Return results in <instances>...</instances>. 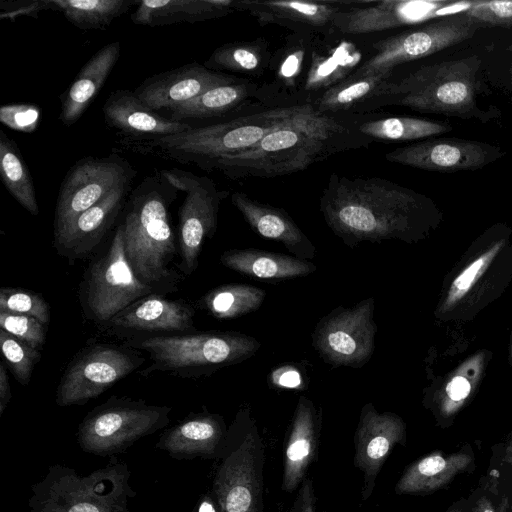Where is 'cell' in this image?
<instances>
[{
    "label": "cell",
    "instance_id": "f6af8a7d",
    "mask_svg": "<svg viewBox=\"0 0 512 512\" xmlns=\"http://www.w3.org/2000/svg\"><path fill=\"white\" fill-rule=\"evenodd\" d=\"M472 392V384L470 380L462 375L457 374L450 379L445 387V397L441 403V410L446 415H451L469 397Z\"/></svg>",
    "mask_w": 512,
    "mask_h": 512
},
{
    "label": "cell",
    "instance_id": "30bf717a",
    "mask_svg": "<svg viewBox=\"0 0 512 512\" xmlns=\"http://www.w3.org/2000/svg\"><path fill=\"white\" fill-rule=\"evenodd\" d=\"M153 293L157 292L143 283L128 263L120 222L107 250L84 273L79 288L83 315L101 327L137 300Z\"/></svg>",
    "mask_w": 512,
    "mask_h": 512
},
{
    "label": "cell",
    "instance_id": "4316f807",
    "mask_svg": "<svg viewBox=\"0 0 512 512\" xmlns=\"http://www.w3.org/2000/svg\"><path fill=\"white\" fill-rule=\"evenodd\" d=\"M231 203L260 236L281 242L297 258L308 261L315 257V246L285 210L240 191L231 195Z\"/></svg>",
    "mask_w": 512,
    "mask_h": 512
},
{
    "label": "cell",
    "instance_id": "ee69618b",
    "mask_svg": "<svg viewBox=\"0 0 512 512\" xmlns=\"http://www.w3.org/2000/svg\"><path fill=\"white\" fill-rule=\"evenodd\" d=\"M466 13L481 27H512V1L474 0Z\"/></svg>",
    "mask_w": 512,
    "mask_h": 512
},
{
    "label": "cell",
    "instance_id": "ba28073f",
    "mask_svg": "<svg viewBox=\"0 0 512 512\" xmlns=\"http://www.w3.org/2000/svg\"><path fill=\"white\" fill-rule=\"evenodd\" d=\"M212 480V493L220 512H264L265 446L247 407L236 413Z\"/></svg>",
    "mask_w": 512,
    "mask_h": 512
},
{
    "label": "cell",
    "instance_id": "7dc6e473",
    "mask_svg": "<svg viewBox=\"0 0 512 512\" xmlns=\"http://www.w3.org/2000/svg\"><path fill=\"white\" fill-rule=\"evenodd\" d=\"M275 383L286 388H295L301 384V375L293 368L282 367L273 374Z\"/></svg>",
    "mask_w": 512,
    "mask_h": 512
},
{
    "label": "cell",
    "instance_id": "cb8c5ba5",
    "mask_svg": "<svg viewBox=\"0 0 512 512\" xmlns=\"http://www.w3.org/2000/svg\"><path fill=\"white\" fill-rule=\"evenodd\" d=\"M105 124L129 140H148L178 134L193 126L173 121L147 107L133 91L117 89L102 107Z\"/></svg>",
    "mask_w": 512,
    "mask_h": 512
},
{
    "label": "cell",
    "instance_id": "8fae6325",
    "mask_svg": "<svg viewBox=\"0 0 512 512\" xmlns=\"http://www.w3.org/2000/svg\"><path fill=\"white\" fill-rule=\"evenodd\" d=\"M145 362L139 350L126 345L94 343L78 351L64 370L56 390L60 407L84 405L97 398Z\"/></svg>",
    "mask_w": 512,
    "mask_h": 512
},
{
    "label": "cell",
    "instance_id": "681fc988",
    "mask_svg": "<svg viewBox=\"0 0 512 512\" xmlns=\"http://www.w3.org/2000/svg\"><path fill=\"white\" fill-rule=\"evenodd\" d=\"M194 512H220L216 500L210 491L199 497Z\"/></svg>",
    "mask_w": 512,
    "mask_h": 512
},
{
    "label": "cell",
    "instance_id": "f5cc1de1",
    "mask_svg": "<svg viewBox=\"0 0 512 512\" xmlns=\"http://www.w3.org/2000/svg\"><path fill=\"white\" fill-rule=\"evenodd\" d=\"M508 50H509L510 55H511V63H510L509 74H510V81L512 83V40H511V44L509 45Z\"/></svg>",
    "mask_w": 512,
    "mask_h": 512
},
{
    "label": "cell",
    "instance_id": "52a82bcc",
    "mask_svg": "<svg viewBox=\"0 0 512 512\" xmlns=\"http://www.w3.org/2000/svg\"><path fill=\"white\" fill-rule=\"evenodd\" d=\"M130 477L128 464L115 457L87 476L53 464L31 487L29 512H130L129 501L136 497Z\"/></svg>",
    "mask_w": 512,
    "mask_h": 512
},
{
    "label": "cell",
    "instance_id": "7c38bea8",
    "mask_svg": "<svg viewBox=\"0 0 512 512\" xmlns=\"http://www.w3.org/2000/svg\"><path fill=\"white\" fill-rule=\"evenodd\" d=\"M160 171L171 184L185 193L178 211V268L183 275L191 276L198 267L204 241L212 238L216 232L220 205L229 192L218 189L208 176L179 168Z\"/></svg>",
    "mask_w": 512,
    "mask_h": 512
},
{
    "label": "cell",
    "instance_id": "8d00e7d4",
    "mask_svg": "<svg viewBox=\"0 0 512 512\" xmlns=\"http://www.w3.org/2000/svg\"><path fill=\"white\" fill-rule=\"evenodd\" d=\"M265 296L263 289L232 283L208 291L200 298L199 304L217 319H233L260 308Z\"/></svg>",
    "mask_w": 512,
    "mask_h": 512
},
{
    "label": "cell",
    "instance_id": "4dcf8cb0",
    "mask_svg": "<svg viewBox=\"0 0 512 512\" xmlns=\"http://www.w3.org/2000/svg\"><path fill=\"white\" fill-rule=\"evenodd\" d=\"M473 462V456L459 452L445 455L434 452L410 464L395 485L397 495L434 492L450 483Z\"/></svg>",
    "mask_w": 512,
    "mask_h": 512
},
{
    "label": "cell",
    "instance_id": "e575fe53",
    "mask_svg": "<svg viewBox=\"0 0 512 512\" xmlns=\"http://www.w3.org/2000/svg\"><path fill=\"white\" fill-rule=\"evenodd\" d=\"M0 177L12 197L31 215L39 214L32 176L14 140L0 131Z\"/></svg>",
    "mask_w": 512,
    "mask_h": 512
},
{
    "label": "cell",
    "instance_id": "e0dca14e",
    "mask_svg": "<svg viewBox=\"0 0 512 512\" xmlns=\"http://www.w3.org/2000/svg\"><path fill=\"white\" fill-rule=\"evenodd\" d=\"M320 34L292 33L272 53L268 68L270 81L258 86L256 100L265 108L305 106L302 99L313 50Z\"/></svg>",
    "mask_w": 512,
    "mask_h": 512
},
{
    "label": "cell",
    "instance_id": "d6986e66",
    "mask_svg": "<svg viewBox=\"0 0 512 512\" xmlns=\"http://www.w3.org/2000/svg\"><path fill=\"white\" fill-rule=\"evenodd\" d=\"M194 318L195 309L190 303L153 293L125 308L100 329L125 340L186 334L195 332Z\"/></svg>",
    "mask_w": 512,
    "mask_h": 512
},
{
    "label": "cell",
    "instance_id": "5b68a950",
    "mask_svg": "<svg viewBox=\"0 0 512 512\" xmlns=\"http://www.w3.org/2000/svg\"><path fill=\"white\" fill-rule=\"evenodd\" d=\"M481 60L470 56L422 66L400 80H392L373 103L371 113L384 106H404L426 113L487 122L497 113L477 102Z\"/></svg>",
    "mask_w": 512,
    "mask_h": 512
},
{
    "label": "cell",
    "instance_id": "11a10c76",
    "mask_svg": "<svg viewBox=\"0 0 512 512\" xmlns=\"http://www.w3.org/2000/svg\"><path fill=\"white\" fill-rule=\"evenodd\" d=\"M322 512H327V511H322Z\"/></svg>",
    "mask_w": 512,
    "mask_h": 512
},
{
    "label": "cell",
    "instance_id": "83f0119b",
    "mask_svg": "<svg viewBox=\"0 0 512 512\" xmlns=\"http://www.w3.org/2000/svg\"><path fill=\"white\" fill-rule=\"evenodd\" d=\"M121 42L101 47L81 68L68 89L61 94L58 119L65 126L75 124L98 95L120 58Z\"/></svg>",
    "mask_w": 512,
    "mask_h": 512
},
{
    "label": "cell",
    "instance_id": "7402d4cb",
    "mask_svg": "<svg viewBox=\"0 0 512 512\" xmlns=\"http://www.w3.org/2000/svg\"><path fill=\"white\" fill-rule=\"evenodd\" d=\"M132 184L120 187L54 235L57 253L70 264L91 255L122 215Z\"/></svg>",
    "mask_w": 512,
    "mask_h": 512
},
{
    "label": "cell",
    "instance_id": "816d5d0a",
    "mask_svg": "<svg viewBox=\"0 0 512 512\" xmlns=\"http://www.w3.org/2000/svg\"><path fill=\"white\" fill-rule=\"evenodd\" d=\"M504 460L507 464H509L512 467V440L507 445Z\"/></svg>",
    "mask_w": 512,
    "mask_h": 512
},
{
    "label": "cell",
    "instance_id": "4fadbf2b",
    "mask_svg": "<svg viewBox=\"0 0 512 512\" xmlns=\"http://www.w3.org/2000/svg\"><path fill=\"white\" fill-rule=\"evenodd\" d=\"M481 25L466 12L438 18L372 44L373 54L349 77L390 72L472 37Z\"/></svg>",
    "mask_w": 512,
    "mask_h": 512
},
{
    "label": "cell",
    "instance_id": "7bdbcfd3",
    "mask_svg": "<svg viewBox=\"0 0 512 512\" xmlns=\"http://www.w3.org/2000/svg\"><path fill=\"white\" fill-rule=\"evenodd\" d=\"M41 121V109L32 103H12L0 107V122L8 128L23 132H34Z\"/></svg>",
    "mask_w": 512,
    "mask_h": 512
},
{
    "label": "cell",
    "instance_id": "b9f144b4",
    "mask_svg": "<svg viewBox=\"0 0 512 512\" xmlns=\"http://www.w3.org/2000/svg\"><path fill=\"white\" fill-rule=\"evenodd\" d=\"M0 330L39 351L46 340V325L32 316L24 314L0 311Z\"/></svg>",
    "mask_w": 512,
    "mask_h": 512
},
{
    "label": "cell",
    "instance_id": "f1b7e54d",
    "mask_svg": "<svg viewBox=\"0 0 512 512\" xmlns=\"http://www.w3.org/2000/svg\"><path fill=\"white\" fill-rule=\"evenodd\" d=\"M259 84L252 79L213 87L198 97L170 110L169 119L188 123L224 117L241 111L256 99Z\"/></svg>",
    "mask_w": 512,
    "mask_h": 512
},
{
    "label": "cell",
    "instance_id": "44dd1931",
    "mask_svg": "<svg viewBox=\"0 0 512 512\" xmlns=\"http://www.w3.org/2000/svg\"><path fill=\"white\" fill-rule=\"evenodd\" d=\"M241 79L192 62L146 78L133 92L147 107L160 112L186 103L213 87Z\"/></svg>",
    "mask_w": 512,
    "mask_h": 512
},
{
    "label": "cell",
    "instance_id": "484cf974",
    "mask_svg": "<svg viewBox=\"0 0 512 512\" xmlns=\"http://www.w3.org/2000/svg\"><path fill=\"white\" fill-rule=\"evenodd\" d=\"M321 414L306 396H300L283 448L282 490L299 488L318 457Z\"/></svg>",
    "mask_w": 512,
    "mask_h": 512
},
{
    "label": "cell",
    "instance_id": "5bb4252c",
    "mask_svg": "<svg viewBox=\"0 0 512 512\" xmlns=\"http://www.w3.org/2000/svg\"><path fill=\"white\" fill-rule=\"evenodd\" d=\"M136 174L131 163L115 152L106 157L87 156L76 161L65 174L59 188L54 235L116 189L132 184Z\"/></svg>",
    "mask_w": 512,
    "mask_h": 512
},
{
    "label": "cell",
    "instance_id": "ac0fdd59",
    "mask_svg": "<svg viewBox=\"0 0 512 512\" xmlns=\"http://www.w3.org/2000/svg\"><path fill=\"white\" fill-rule=\"evenodd\" d=\"M505 152L490 143L458 138L419 141L385 154L387 161L417 169L454 172L483 168Z\"/></svg>",
    "mask_w": 512,
    "mask_h": 512
},
{
    "label": "cell",
    "instance_id": "d4e9b609",
    "mask_svg": "<svg viewBox=\"0 0 512 512\" xmlns=\"http://www.w3.org/2000/svg\"><path fill=\"white\" fill-rule=\"evenodd\" d=\"M227 431L221 415L207 411L191 413L165 430L155 448L178 460L217 459Z\"/></svg>",
    "mask_w": 512,
    "mask_h": 512
},
{
    "label": "cell",
    "instance_id": "ffe728a7",
    "mask_svg": "<svg viewBox=\"0 0 512 512\" xmlns=\"http://www.w3.org/2000/svg\"><path fill=\"white\" fill-rule=\"evenodd\" d=\"M406 425L392 412H378L372 403L360 412L354 432V466L363 474L361 500L367 501L375 488L377 477L396 445H404Z\"/></svg>",
    "mask_w": 512,
    "mask_h": 512
},
{
    "label": "cell",
    "instance_id": "2e32d148",
    "mask_svg": "<svg viewBox=\"0 0 512 512\" xmlns=\"http://www.w3.org/2000/svg\"><path fill=\"white\" fill-rule=\"evenodd\" d=\"M473 1H346L344 7L336 13L333 26L336 32L343 35L382 32L465 13L471 8Z\"/></svg>",
    "mask_w": 512,
    "mask_h": 512
},
{
    "label": "cell",
    "instance_id": "f546056e",
    "mask_svg": "<svg viewBox=\"0 0 512 512\" xmlns=\"http://www.w3.org/2000/svg\"><path fill=\"white\" fill-rule=\"evenodd\" d=\"M234 0H140L131 14L136 25L159 27L225 17L235 11Z\"/></svg>",
    "mask_w": 512,
    "mask_h": 512
},
{
    "label": "cell",
    "instance_id": "836d02e7",
    "mask_svg": "<svg viewBox=\"0 0 512 512\" xmlns=\"http://www.w3.org/2000/svg\"><path fill=\"white\" fill-rule=\"evenodd\" d=\"M271 57L268 40L257 38L221 45L203 64L220 73L234 72L260 78L268 71Z\"/></svg>",
    "mask_w": 512,
    "mask_h": 512
},
{
    "label": "cell",
    "instance_id": "6da1fadb",
    "mask_svg": "<svg viewBox=\"0 0 512 512\" xmlns=\"http://www.w3.org/2000/svg\"><path fill=\"white\" fill-rule=\"evenodd\" d=\"M427 196L381 177L332 173L320 197V212L330 230L347 246L423 234L436 216Z\"/></svg>",
    "mask_w": 512,
    "mask_h": 512
},
{
    "label": "cell",
    "instance_id": "c3c4849f",
    "mask_svg": "<svg viewBox=\"0 0 512 512\" xmlns=\"http://www.w3.org/2000/svg\"><path fill=\"white\" fill-rule=\"evenodd\" d=\"M11 387L9 383V377L7 373V367L2 361L0 363V416L3 415L11 400Z\"/></svg>",
    "mask_w": 512,
    "mask_h": 512
},
{
    "label": "cell",
    "instance_id": "d6a6232c",
    "mask_svg": "<svg viewBox=\"0 0 512 512\" xmlns=\"http://www.w3.org/2000/svg\"><path fill=\"white\" fill-rule=\"evenodd\" d=\"M220 262L227 268L259 279H289L308 275L317 268L310 261L255 248L230 249Z\"/></svg>",
    "mask_w": 512,
    "mask_h": 512
},
{
    "label": "cell",
    "instance_id": "603a6c76",
    "mask_svg": "<svg viewBox=\"0 0 512 512\" xmlns=\"http://www.w3.org/2000/svg\"><path fill=\"white\" fill-rule=\"evenodd\" d=\"M346 1L234 0L235 11H246L262 25H277L293 33L335 32L333 20Z\"/></svg>",
    "mask_w": 512,
    "mask_h": 512
},
{
    "label": "cell",
    "instance_id": "60d3db41",
    "mask_svg": "<svg viewBox=\"0 0 512 512\" xmlns=\"http://www.w3.org/2000/svg\"><path fill=\"white\" fill-rule=\"evenodd\" d=\"M504 240L496 242L485 253L471 262L452 282L448 295L443 304L444 309L451 308L460 299H462L473 285L478 281L481 275L486 271L492 260L498 254Z\"/></svg>",
    "mask_w": 512,
    "mask_h": 512
},
{
    "label": "cell",
    "instance_id": "d590c367",
    "mask_svg": "<svg viewBox=\"0 0 512 512\" xmlns=\"http://www.w3.org/2000/svg\"><path fill=\"white\" fill-rule=\"evenodd\" d=\"M140 0H53L54 11L81 30H104Z\"/></svg>",
    "mask_w": 512,
    "mask_h": 512
},
{
    "label": "cell",
    "instance_id": "ab89813d",
    "mask_svg": "<svg viewBox=\"0 0 512 512\" xmlns=\"http://www.w3.org/2000/svg\"><path fill=\"white\" fill-rule=\"evenodd\" d=\"M0 311L32 316L46 326L51 319L50 306L44 297L35 291L23 288L2 287Z\"/></svg>",
    "mask_w": 512,
    "mask_h": 512
},
{
    "label": "cell",
    "instance_id": "277c9868",
    "mask_svg": "<svg viewBox=\"0 0 512 512\" xmlns=\"http://www.w3.org/2000/svg\"><path fill=\"white\" fill-rule=\"evenodd\" d=\"M303 107L260 108L227 121L193 126L178 134L148 140L126 139L124 143L137 153L194 164L212 172L222 157L254 146Z\"/></svg>",
    "mask_w": 512,
    "mask_h": 512
},
{
    "label": "cell",
    "instance_id": "1f68e13d",
    "mask_svg": "<svg viewBox=\"0 0 512 512\" xmlns=\"http://www.w3.org/2000/svg\"><path fill=\"white\" fill-rule=\"evenodd\" d=\"M393 72L348 77L325 91L312 106L321 113L369 114L373 103L392 81Z\"/></svg>",
    "mask_w": 512,
    "mask_h": 512
},
{
    "label": "cell",
    "instance_id": "f907efd6",
    "mask_svg": "<svg viewBox=\"0 0 512 512\" xmlns=\"http://www.w3.org/2000/svg\"><path fill=\"white\" fill-rule=\"evenodd\" d=\"M475 512H497V510L489 498L482 497L476 502Z\"/></svg>",
    "mask_w": 512,
    "mask_h": 512
},
{
    "label": "cell",
    "instance_id": "9a60e30c",
    "mask_svg": "<svg viewBox=\"0 0 512 512\" xmlns=\"http://www.w3.org/2000/svg\"><path fill=\"white\" fill-rule=\"evenodd\" d=\"M375 300L369 297L352 307H337L317 323L312 333L315 350L333 366L365 365L375 348Z\"/></svg>",
    "mask_w": 512,
    "mask_h": 512
},
{
    "label": "cell",
    "instance_id": "7a4b0ae2",
    "mask_svg": "<svg viewBox=\"0 0 512 512\" xmlns=\"http://www.w3.org/2000/svg\"><path fill=\"white\" fill-rule=\"evenodd\" d=\"M368 114L321 113L304 106L254 146L222 157L216 170L227 178H274L307 169L332 155L368 147L359 130Z\"/></svg>",
    "mask_w": 512,
    "mask_h": 512
},
{
    "label": "cell",
    "instance_id": "8992f818",
    "mask_svg": "<svg viewBox=\"0 0 512 512\" xmlns=\"http://www.w3.org/2000/svg\"><path fill=\"white\" fill-rule=\"evenodd\" d=\"M124 345L148 354L150 364L140 371L142 376L161 372L183 378L237 364L261 346L257 339L235 331L135 337L124 340Z\"/></svg>",
    "mask_w": 512,
    "mask_h": 512
},
{
    "label": "cell",
    "instance_id": "74e56055",
    "mask_svg": "<svg viewBox=\"0 0 512 512\" xmlns=\"http://www.w3.org/2000/svg\"><path fill=\"white\" fill-rule=\"evenodd\" d=\"M359 130L373 140L409 141L450 132L452 127L429 119L407 116L375 118L372 115L359 125Z\"/></svg>",
    "mask_w": 512,
    "mask_h": 512
},
{
    "label": "cell",
    "instance_id": "bcb514c9",
    "mask_svg": "<svg viewBox=\"0 0 512 512\" xmlns=\"http://www.w3.org/2000/svg\"><path fill=\"white\" fill-rule=\"evenodd\" d=\"M288 512H316V496L311 478L303 480Z\"/></svg>",
    "mask_w": 512,
    "mask_h": 512
},
{
    "label": "cell",
    "instance_id": "db71d44e",
    "mask_svg": "<svg viewBox=\"0 0 512 512\" xmlns=\"http://www.w3.org/2000/svg\"><path fill=\"white\" fill-rule=\"evenodd\" d=\"M447 512H463V511H462V510H460V509H452V510H449V511H447Z\"/></svg>",
    "mask_w": 512,
    "mask_h": 512
},
{
    "label": "cell",
    "instance_id": "9c48e42d",
    "mask_svg": "<svg viewBox=\"0 0 512 512\" xmlns=\"http://www.w3.org/2000/svg\"><path fill=\"white\" fill-rule=\"evenodd\" d=\"M170 413L171 407L166 405L112 396L83 418L78 426V444L92 455H116L165 428L170 423Z\"/></svg>",
    "mask_w": 512,
    "mask_h": 512
},
{
    "label": "cell",
    "instance_id": "3957f363",
    "mask_svg": "<svg viewBox=\"0 0 512 512\" xmlns=\"http://www.w3.org/2000/svg\"><path fill=\"white\" fill-rule=\"evenodd\" d=\"M179 192L161 171L148 175L131 190L121 215L128 263L143 283L162 295L177 291L182 278L171 266L179 254L171 221Z\"/></svg>",
    "mask_w": 512,
    "mask_h": 512
},
{
    "label": "cell",
    "instance_id": "f35d334b",
    "mask_svg": "<svg viewBox=\"0 0 512 512\" xmlns=\"http://www.w3.org/2000/svg\"><path fill=\"white\" fill-rule=\"evenodd\" d=\"M0 345L6 367L18 383L27 385L41 358L40 351L3 330H0Z\"/></svg>",
    "mask_w": 512,
    "mask_h": 512
}]
</instances>
